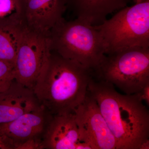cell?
I'll use <instances>...</instances> for the list:
<instances>
[{
    "label": "cell",
    "mask_w": 149,
    "mask_h": 149,
    "mask_svg": "<svg viewBox=\"0 0 149 149\" xmlns=\"http://www.w3.org/2000/svg\"><path fill=\"white\" fill-rule=\"evenodd\" d=\"M94 74L126 95L139 93L149 84V48H129L106 55Z\"/></svg>",
    "instance_id": "obj_5"
},
{
    "label": "cell",
    "mask_w": 149,
    "mask_h": 149,
    "mask_svg": "<svg viewBox=\"0 0 149 149\" xmlns=\"http://www.w3.org/2000/svg\"><path fill=\"white\" fill-rule=\"evenodd\" d=\"M51 52L50 35L35 32L25 26L14 65L15 81L33 89Z\"/></svg>",
    "instance_id": "obj_6"
},
{
    "label": "cell",
    "mask_w": 149,
    "mask_h": 149,
    "mask_svg": "<svg viewBox=\"0 0 149 149\" xmlns=\"http://www.w3.org/2000/svg\"><path fill=\"white\" fill-rule=\"evenodd\" d=\"M20 10L15 0H0V19L13 15L20 16Z\"/></svg>",
    "instance_id": "obj_15"
},
{
    "label": "cell",
    "mask_w": 149,
    "mask_h": 149,
    "mask_svg": "<svg viewBox=\"0 0 149 149\" xmlns=\"http://www.w3.org/2000/svg\"><path fill=\"white\" fill-rule=\"evenodd\" d=\"M93 72L51 51L33 90L52 116L74 112L84 101Z\"/></svg>",
    "instance_id": "obj_1"
},
{
    "label": "cell",
    "mask_w": 149,
    "mask_h": 149,
    "mask_svg": "<svg viewBox=\"0 0 149 149\" xmlns=\"http://www.w3.org/2000/svg\"><path fill=\"white\" fill-rule=\"evenodd\" d=\"M83 142L93 149H118L116 140L100 111L95 99L87 93L84 101L74 111Z\"/></svg>",
    "instance_id": "obj_7"
},
{
    "label": "cell",
    "mask_w": 149,
    "mask_h": 149,
    "mask_svg": "<svg viewBox=\"0 0 149 149\" xmlns=\"http://www.w3.org/2000/svg\"><path fill=\"white\" fill-rule=\"evenodd\" d=\"M136 95L141 101H144L147 104L149 105V84L146 85L139 93H136Z\"/></svg>",
    "instance_id": "obj_16"
},
{
    "label": "cell",
    "mask_w": 149,
    "mask_h": 149,
    "mask_svg": "<svg viewBox=\"0 0 149 149\" xmlns=\"http://www.w3.org/2000/svg\"><path fill=\"white\" fill-rule=\"evenodd\" d=\"M88 92L117 142L118 149H140L149 140V112L136 94L123 95L104 80L90 81Z\"/></svg>",
    "instance_id": "obj_2"
},
{
    "label": "cell",
    "mask_w": 149,
    "mask_h": 149,
    "mask_svg": "<svg viewBox=\"0 0 149 149\" xmlns=\"http://www.w3.org/2000/svg\"><path fill=\"white\" fill-rule=\"evenodd\" d=\"M94 26L103 41L106 55L129 48H149V0L125 7Z\"/></svg>",
    "instance_id": "obj_4"
},
{
    "label": "cell",
    "mask_w": 149,
    "mask_h": 149,
    "mask_svg": "<svg viewBox=\"0 0 149 149\" xmlns=\"http://www.w3.org/2000/svg\"><path fill=\"white\" fill-rule=\"evenodd\" d=\"M24 28L19 15L0 19V61L14 65Z\"/></svg>",
    "instance_id": "obj_13"
},
{
    "label": "cell",
    "mask_w": 149,
    "mask_h": 149,
    "mask_svg": "<svg viewBox=\"0 0 149 149\" xmlns=\"http://www.w3.org/2000/svg\"><path fill=\"white\" fill-rule=\"evenodd\" d=\"M0 149H10L9 147L5 141L0 136Z\"/></svg>",
    "instance_id": "obj_17"
},
{
    "label": "cell",
    "mask_w": 149,
    "mask_h": 149,
    "mask_svg": "<svg viewBox=\"0 0 149 149\" xmlns=\"http://www.w3.org/2000/svg\"><path fill=\"white\" fill-rule=\"evenodd\" d=\"M15 1L16 2L17 4L18 5L19 7L20 10V12H21V9H20V0H15Z\"/></svg>",
    "instance_id": "obj_20"
},
{
    "label": "cell",
    "mask_w": 149,
    "mask_h": 149,
    "mask_svg": "<svg viewBox=\"0 0 149 149\" xmlns=\"http://www.w3.org/2000/svg\"><path fill=\"white\" fill-rule=\"evenodd\" d=\"M33 90L15 80L0 93V125L11 122L41 106Z\"/></svg>",
    "instance_id": "obj_11"
},
{
    "label": "cell",
    "mask_w": 149,
    "mask_h": 149,
    "mask_svg": "<svg viewBox=\"0 0 149 149\" xmlns=\"http://www.w3.org/2000/svg\"><path fill=\"white\" fill-rule=\"evenodd\" d=\"M52 115L42 106L22 115L11 122L0 125V136L7 141L12 149L22 144L43 136Z\"/></svg>",
    "instance_id": "obj_8"
},
{
    "label": "cell",
    "mask_w": 149,
    "mask_h": 149,
    "mask_svg": "<svg viewBox=\"0 0 149 149\" xmlns=\"http://www.w3.org/2000/svg\"><path fill=\"white\" fill-rule=\"evenodd\" d=\"M149 149V140L145 141L142 144L140 147V149Z\"/></svg>",
    "instance_id": "obj_18"
},
{
    "label": "cell",
    "mask_w": 149,
    "mask_h": 149,
    "mask_svg": "<svg viewBox=\"0 0 149 149\" xmlns=\"http://www.w3.org/2000/svg\"><path fill=\"white\" fill-rule=\"evenodd\" d=\"M67 9L77 18L91 24L102 23L108 15L127 6L130 0H65Z\"/></svg>",
    "instance_id": "obj_12"
},
{
    "label": "cell",
    "mask_w": 149,
    "mask_h": 149,
    "mask_svg": "<svg viewBox=\"0 0 149 149\" xmlns=\"http://www.w3.org/2000/svg\"><path fill=\"white\" fill-rule=\"evenodd\" d=\"M20 5L24 26L47 35L67 9L65 0H20Z\"/></svg>",
    "instance_id": "obj_9"
},
{
    "label": "cell",
    "mask_w": 149,
    "mask_h": 149,
    "mask_svg": "<svg viewBox=\"0 0 149 149\" xmlns=\"http://www.w3.org/2000/svg\"><path fill=\"white\" fill-rule=\"evenodd\" d=\"M15 80L13 65L0 61V93L8 89Z\"/></svg>",
    "instance_id": "obj_14"
},
{
    "label": "cell",
    "mask_w": 149,
    "mask_h": 149,
    "mask_svg": "<svg viewBox=\"0 0 149 149\" xmlns=\"http://www.w3.org/2000/svg\"><path fill=\"white\" fill-rule=\"evenodd\" d=\"M143 0H133V2L135 4L139 3L142 2Z\"/></svg>",
    "instance_id": "obj_19"
},
{
    "label": "cell",
    "mask_w": 149,
    "mask_h": 149,
    "mask_svg": "<svg viewBox=\"0 0 149 149\" xmlns=\"http://www.w3.org/2000/svg\"><path fill=\"white\" fill-rule=\"evenodd\" d=\"M51 51L93 72L106 56L103 41L94 24L76 18H62L50 33Z\"/></svg>",
    "instance_id": "obj_3"
},
{
    "label": "cell",
    "mask_w": 149,
    "mask_h": 149,
    "mask_svg": "<svg viewBox=\"0 0 149 149\" xmlns=\"http://www.w3.org/2000/svg\"><path fill=\"white\" fill-rule=\"evenodd\" d=\"M83 141L74 112L52 116L42 139V149H76Z\"/></svg>",
    "instance_id": "obj_10"
}]
</instances>
